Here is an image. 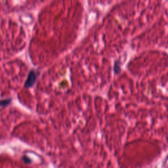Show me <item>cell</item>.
I'll use <instances>...</instances> for the list:
<instances>
[{"mask_svg": "<svg viewBox=\"0 0 168 168\" xmlns=\"http://www.w3.org/2000/svg\"><path fill=\"white\" fill-rule=\"evenodd\" d=\"M36 74L34 72H31L30 74H29V76H28V80L26 81V87H30L32 86L34 81L36 80Z\"/></svg>", "mask_w": 168, "mask_h": 168, "instance_id": "cell-1", "label": "cell"}]
</instances>
